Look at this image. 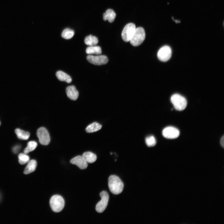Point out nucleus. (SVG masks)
<instances>
[{
	"label": "nucleus",
	"mask_w": 224,
	"mask_h": 224,
	"mask_svg": "<svg viewBox=\"0 0 224 224\" xmlns=\"http://www.w3.org/2000/svg\"><path fill=\"white\" fill-rule=\"evenodd\" d=\"M108 186L111 193L118 194L122 192L124 185L118 176L113 175H110L109 178Z\"/></svg>",
	"instance_id": "obj_1"
},
{
	"label": "nucleus",
	"mask_w": 224,
	"mask_h": 224,
	"mask_svg": "<svg viewBox=\"0 0 224 224\" xmlns=\"http://www.w3.org/2000/svg\"><path fill=\"white\" fill-rule=\"evenodd\" d=\"M49 203L52 210L56 212L61 211L65 204L63 198L61 196L58 195H54L51 197Z\"/></svg>",
	"instance_id": "obj_2"
},
{
	"label": "nucleus",
	"mask_w": 224,
	"mask_h": 224,
	"mask_svg": "<svg viewBox=\"0 0 224 224\" xmlns=\"http://www.w3.org/2000/svg\"><path fill=\"white\" fill-rule=\"evenodd\" d=\"M170 100L175 109L179 111L184 110L187 105L186 99L181 95L175 94L171 97Z\"/></svg>",
	"instance_id": "obj_3"
},
{
	"label": "nucleus",
	"mask_w": 224,
	"mask_h": 224,
	"mask_svg": "<svg viewBox=\"0 0 224 224\" xmlns=\"http://www.w3.org/2000/svg\"><path fill=\"white\" fill-rule=\"evenodd\" d=\"M145 38L144 29L141 27L136 28L134 33L130 41L133 46H137L142 44Z\"/></svg>",
	"instance_id": "obj_4"
},
{
	"label": "nucleus",
	"mask_w": 224,
	"mask_h": 224,
	"mask_svg": "<svg viewBox=\"0 0 224 224\" xmlns=\"http://www.w3.org/2000/svg\"><path fill=\"white\" fill-rule=\"evenodd\" d=\"M136 28L133 23H129L124 27L121 34L122 39L126 42L129 41L133 35Z\"/></svg>",
	"instance_id": "obj_5"
},
{
	"label": "nucleus",
	"mask_w": 224,
	"mask_h": 224,
	"mask_svg": "<svg viewBox=\"0 0 224 224\" xmlns=\"http://www.w3.org/2000/svg\"><path fill=\"white\" fill-rule=\"evenodd\" d=\"M37 135L40 143L43 145H47L50 142L49 133L47 129L44 127L39 128L37 132Z\"/></svg>",
	"instance_id": "obj_6"
},
{
	"label": "nucleus",
	"mask_w": 224,
	"mask_h": 224,
	"mask_svg": "<svg viewBox=\"0 0 224 224\" xmlns=\"http://www.w3.org/2000/svg\"><path fill=\"white\" fill-rule=\"evenodd\" d=\"M101 200L96 204V211L99 213H102L106 209L109 199V196L105 191L102 192L100 194Z\"/></svg>",
	"instance_id": "obj_7"
},
{
	"label": "nucleus",
	"mask_w": 224,
	"mask_h": 224,
	"mask_svg": "<svg viewBox=\"0 0 224 224\" xmlns=\"http://www.w3.org/2000/svg\"><path fill=\"white\" fill-rule=\"evenodd\" d=\"M172 51L168 46L165 45L161 47L159 50L157 56L159 60L163 62L168 60L171 56Z\"/></svg>",
	"instance_id": "obj_8"
},
{
	"label": "nucleus",
	"mask_w": 224,
	"mask_h": 224,
	"mask_svg": "<svg viewBox=\"0 0 224 224\" xmlns=\"http://www.w3.org/2000/svg\"><path fill=\"white\" fill-rule=\"evenodd\" d=\"M86 58L90 63L97 65L105 64L108 61L107 57L104 55L94 56L89 55L87 56Z\"/></svg>",
	"instance_id": "obj_9"
},
{
	"label": "nucleus",
	"mask_w": 224,
	"mask_h": 224,
	"mask_svg": "<svg viewBox=\"0 0 224 224\" xmlns=\"http://www.w3.org/2000/svg\"><path fill=\"white\" fill-rule=\"evenodd\" d=\"M163 136L168 139H174L178 137L180 135L179 131L176 128L169 126L164 128L162 132Z\"/></svg>",
	"instance_id": "obj_10"
},
{
	"label": "nucleus",
	"mask_w": 224,
	"mask_h": 224,
	"mask_svg": "<svg viewBox=\"0 0 224 224\" xmlns=\"http://www.w3.org/2000/svg\"><path fill=\"white\" fill-rule=\"evenodd\" d=\"M70 162L81 169H86L88 166L87 162L82 156H78L74 157L70 160Z\"/></svg>",
	"instance_id": "obj_11"
},
{
	"label": "nucleus",
	"mask_w": 224,
	"mask_h": 224,
	"mask_svg": "<svg viewBox=\"0 0 224 224\" xmlns=\"http://www.w3.org/2000/svg\"><path fill=\"white\" fill-rule=\"evenodd\" d=\"M67 95L71 100H75L79 96L78 91L74 86H70L67 87L66 90Z\"/></svg>",
	"instance_id": "obj_12"
},
{
	"label": "nucleus",
	"mask_w": 224,
	"mask_h": 224,
	"mask_svg": "<svg viewBox=\"0 0 224 224\" xmlns=\"http://www.w3.org/2000/svg\"><path fill=\"white\" fill-rule=\"evenodd\" d=\"M116 15L114 11L111 9L107 10L103 14V19L104 21L108 20L110 22H113L114 20Z\"/></svg>",
	"instance_id": "obj_13"
},
{
	"label": "nucleus",
	"mask_w": 224,
	"mask_h": 224,
	"mask_svg": "<svg viewBox=\"0 0 224 224\" xmlns=\"http://www.w3.org/2000/svg\"><path fill=\"white\" fill-rule=\"evenodd\" d=\"M57 78L60 81L70 83L72 81L71 77L68 74L61 71H58L56 73Z\"/></svg>",
	"instance_id": "obj_14"
},
{
	"label": "nucleus",
	"mask_w": 224,
	"mask_h": 224,
	"mask_svg": "<svg viewBox=\"0 0 224 224\" xmlns=\"http://www.w3.org/2000/svg\"><path fill=\"white\" fill-rule=\"evenodd\" d=\"M37 162L35 160H32L28 162L24 173L25 174H28L34 172L37 166Z\"/></svg>",
	"instance_id": "obj_15"
},
{
	"label": "nucleus",
	"mask_w": 224,
	"mask_h": 224,
	"mask_svg": "<svg viewBox=\"0 0 224 224\" xmlns=\"http://www.w3.org/2000/svg\"><path fill=\"white\" fill-rule=\"evenodd\" d=\"M82 156L87 162L92 163L96 161L97 159L96 156L93 153L87 152L84 153Z\"/></svg>",
	"instance_id": "obj_16"
},
{
	"label": "nucleus",
	"mask_w": 224,
	"mask_h": 224,
	"mask_svg": "<svg viewBox=\"0 0 224 224\" xmlns=\"http://www.w3.org/2000/svg\"><path fill=\"white\" fill-rule=\"evenodd\" d=\"M85 44L89 46L96 45L98 42L97 38L92 35H88L86 37L84 40Z\"/></svg>",
	"instance_id": "obj_17"
},
{
	"label": "nucleus",
	"mask_w": 224,
	"mask_h": 224,
	"mask_svg": "<svg viewBox=\"0 0 224 224\" xmlns=\"http://www.w3.org/2000/svg\"><path fill=\"white\" fill-rule=\"evenodd\" d=\"M15 132L17 137L22 140H26L29 138L30 136V133L29 132L19 128L16 129Z\"/></svg>",
	"instance_id": "obj_18"
},
{
	"label": "nucleus",
	"mask_w": 224,
	"mask_h": 224,
	"mask_svg": "<svg viewBox=\"0 0 224 224\" xmlns=\"http://www.w3.org/2000/svg\"><path fill=\"white\" fill-rule=\"evenodd\" d=\"M86 53L89 54H95L99 55L102 53L101 49L99 46H90L86 49Z\"/></svg>",
	"instance_id": "obj_19"
},
{
	"label": "nucleus",
	"mask_w": 224,
	"mask_h": 224,
	"mask_svg": "<svg viewBox=\"0 0 224 224\" xmlns=\"http://www.w3.org/2000/svg\"><path fill=\"white\" fill-rule=\"evenodd\" d=\"M102 128L101 124L97 122H94L89 125L86 128L87 133H91L97 131Z\"/></svg>",
	"instance_id": "obj_20"
},
{
	"label": "nucleus",
	"mask_w": 224,
	"mask_h": 224,
	"mask_svg": "<svg viewBox=\"0 0 224 224\" xmlns=\"http://www.w3.org/2000/svg\"><path fill=\"white\" fill-rule=\"evenodd\" d=\"M37 145V143L34 141L29 142L27 144V146L25 149L24 151V153L27 154L29 152L34 150Z\"/></svg>",
	"instance_id": "obj_21"
},
{
	"label": "nucleus",
	"mask_w": 224,
	"mask_h": 224,
	"mask_svg": "<svg viewBox=\"0 0 224 224\" xmlns=\"http://www.w3.org/2000/svg\"><path fill=\"white\" fill-rule=\"evenodd\" d=\"M74 34V32L73 30L69 28H66L63 31L62 36L66 39H69L71 38Z\"/></svg>",
	"instance_id": "obj_22"
},
{
	"label": "nucleus",
	"mask_w": 224,
	"mask_h": 224,
	"mask_svg": "<svg viewBox=\"0 0 224 224\" xmlns=\"http://www.w3.org/2000/svg\"><path fill=\"white\" fill-rule=\"evenodd\" d=\"M19 162L21 165H24L29 161V156L25 153H21L18 156Z\"/></svg>",
	"instance_id": "obj_23"
},
{
	"label": "nucleus",
	"mask_w": 224,
	"mask_h": 224,
	"mask_svg": "<svg viewBox=\"0 0 224 224\" xmlns=\"http://www.w3.org/2000/svg\"><path fill=\"white\" fill-rule=\"evenodd\" d=\"M145 142L147 145L149 147L154 146L156 143V141L155 137L150 136L146 138Z\"/></svg>",
	"instance_id": "obj_24"
},
{
	"label": "nucleus",
	"mask_w": 224,
	"mask_h": 224,
	"mask_svg": "<svg viewBox=\"0 0 224 224\" xmlns=\"http://www.w3.org/2000/svg\"><path fill=\"white\" fill-rule=\"evenodd\" d=\"M20 147L19 146H17L15 147L13 149V152L15 153H16L17 152L18 150L20 149Z\"/></svg>",
	"instance_id": "obj_25"
},
{
	"label": "nucleus",
	"mask_w": 224,
	"mask_h": 224,
	"mask_svg": "<svg viewBox=\"0 0 224 224\" xmlns=\"http://www.w3.org/2000/svg\"><path fill=\"white\" fill-rule=\"evenodd\" d=\"M220 144L222 146L223 148L224 147V137L223 136L220 140Z\"/></svg>",
	"instance_id": "obj_26"
},
{
	"label": "nucleus",
	"mask_w": 224,
	"mask_h": 224,
	"mask_svg": "<svg viewBox=\"0 0 224 224\" xmlns=\"http://www.w3.org/2000/svg\"></svg>",
	"instance_id": "obj_27"
}]
</instances>
